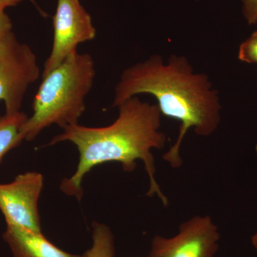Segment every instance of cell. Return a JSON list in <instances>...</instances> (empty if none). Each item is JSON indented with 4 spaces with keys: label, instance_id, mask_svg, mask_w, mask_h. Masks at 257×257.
<instances>
[{
    "label": "cell",
    "instance_id": "1",
    "mask_svg": "<svg viewBox=\"0 0 257 257\" xmlns=\"http://www.w3.org/2000/svg\"><path fill=\"white\" fill-rule=\"evenodd\" d=\"M119 115L112 124L103 127H89L79 124L67 126L48 145L70 142L79 154L77 170L70 178L63 179L60 189L81 200L82 179L93 167L106 162H119L125 172L136 168L137 161L143 162L149 179L148 196H157L165 206L168 199L161 190L155 174L152 150H162L167 137L160 131L161 114L157 104L141 101L138 96L118 106Z\"/></svg>",
    "mask_w": 257,
    "mask_h": 257
},
{
    "label": "cell",
    "instance_id": "2",
    "mask_svg": "<svg viewBox=\"0 0 257 257\" xmlns=\"http://www.w3.org/2000/svg\"><path fill=\"white\" fill-rule=\"evenodd\" d=\"M141 94L156 98L162 115L180 121L177 141L163 155L173 168L183 164L179 150L189 130L209 137L219 126L221 106L217 91L205 74L194 72L184 56L172 55L165 64L155 55L125 69L115 87L112 106Z\"/></svg>",
    "mask_w": 257,
    "mask_h": 257
},
{
    "label": "cell",
    "instance_id": "3",
    "mask_svg": "<svg viewBox=\"0 0 257 257\" xmlns=\"http://www.w3.org/2000/svg\"><path fill=\"white\" fill-rule=\"evenodd\" d=\"M95 74L92 56L77 52L42 77L34 98L33 113L20 130L23 142L35 140L52 124L64 128L78 124L85 111V99L92 89Z\"/></svg>",
    "mask_w": 257,
    "mask_h": 257
},
{
    "label": "cell",
    "instance_id": "4",
    "mask_svg": "<svg viewBox=\"0 0 257 257\" xmlns=\"http://www.w3.org/2000/svg\"><path fill=\"white\" fill-rule=\"evenodd\" d=\"M40 75L36 55L29 45L13 32L0 40V101L6 114L20 111L29 87Z\"/></svg>",
    "mask_w": 257,
    "mask_h": 257
},
{
    "label": "cell",
    "instance_id": "5",
    "mask_svg": "<svg viewBox=\"0 0 257 257\" xmlns=\"http://www.w3.org/2000/svg\"><path fill=\"white\" fill-rule=\"evenodd\" d=\"M53 26V45L44 64L42 77L77 52L79 44L94 40L96 35L90 15L79 0L57 1Z\"/></svg>",
    "mask_w": 257,
    "mask_h": 257
},
{
    "label": "cell",
    "instance_id": "6",
    "mask_svg": "<svg viewBox=\"0 0 257 257\" xmlns=\"http://www.w3.org/2000/svg\"><path fill=\"white\" fill-rule=\"evenodd\" d=\"M220 240L217 226L209 216H196L179 226L172 238L157 235L149 257H214Z\"/></svg>",
    "mask_w": 257,
    "mask_h": 257
},
{
    "label": "cell",
    "instance_id": "7",
    "mask_svg": "<svg viewBox=\"0 0 257 257\" xmlns=\"http://www.w3.org/2000/svg\"><path fill=\"white\" fill-rule=\"evenodd\" d=\"M43 182L41 174L28 172L10 183L0 184V211L7 225L42 232L38 201Z\"/></svg>",
    "mask_w": 257,
    "mask_h": 257
},
{
    "label": "cell",
    "instance_id": "8",
    "mask_svg": "<svg viewBox=\"0 0 257 257\" xmlns=\"http://www.w3.org/2000/svg\"><path fill=\"white\" fill-rule=\"evenodd\" d=\"M3 236L13 257H82L60 249L42 232H34L20 226L7 225Z\"/></svg>",
    "mask_w": 257,
    "mask_h": 257
},
{
    "label": "cell",
    "instance_id": "9",
    "mask_svg": "<svg viewBox=\"0 0 257 257\" xmlns=\"http://www.w3.org/2000/svg\"><path fill=\"white\" fill-rule=\"evenodd\" d=\"M28 117V115L22 111L0 115V163L8 152L23 142L20 130Z\"/></svg>",
    "mask_w": 257,
    "mask_h": 257
},
{
    "label": "cell",
    "instance_id": "10",
    "mask_svg": "<svg viewBox=\"0 0 257 257\" xmlns=\"http://www.w3.org/2000/svg\"><path fill=\"white\" fill-rule=\"evenodd\" d=\"M92 247L82 255V257H114V234L106 225L94 222L92 224Z\"/></svg>",
    "mask_w": 257,
    "mask_h": 257
},
{
    "label": "cell",
    "instance_id": "11",
    "mask_svg": "<svg viewBox=\"0 0 257 257\" xmlns=\"http://www.w3.org/2000/svg\"><path fill=\"white\" fill-rule=\"evenodd\" d=\"M238 57L242 62L257 64V30L240 45Z\"/></svg>",
    "mask_w": 257,
    "mask_h": 257
},
{
    "label": "cell",
    "instance_id": "12",
    "mask_svg": "<svg viewBox=\"0 0 257 257\" xmlns=\"http://www.w3.org/2000/svg\"><path fill=\"white\" fill-rule=\"evenodd\" d=\"M243 17L249 25L257 24V0H241Z\"/></svg>",
    "mask_w": 257,
    "mask_h": 257
},
{
    "label": "cell",
    "instance_id": "13",
    "mask_svg": "<svg viewBox=\"0 0 257 257\" xmlns=\"http://www.w3.org/2000/svg\"><path fill=\"white\" fill-rule=\"evenodd\" d=\"M13 32V23L3 7H0V40Z\"/></svg>",
    "mask_w": 257,
    "mask_h": 257
},
{
    "label": "cell",
    "instance_id": "14",
    "mask_svg": "<svg viewBox=\"0 0 257 257\" xmlns=\"http://www.w3.org/2000/svg\"><path fill=\"white\" fill-rule=\"evenodd\" d=\"M23 1L24 0H0V7H3L6 9L9 7L15 6Z\"/></svg>",
    "mask_w": 257,
    "mask_h": 257
},
{
    "label": "cell",
    "instance_id": "15",
    "mask_svg": "<svg viewBox=\"0 0 257 257\" xmlns=\"http://www.w3.org/2000/svg\"><path fill=\"white\" fill-rule=\"evenodd\" d=\"M251 242L257 251V232L251 237Z\"/></svg>",
    "mask_w": 257,
    "mask_h": 257
},
{
    "label": "cell",
    "instance_id": "16",
    "mask_svg": "<svg viewBox=\"0 0 257 257\" xmlns=\"http://www.w3.org/2000/svg\"><path fill=\"white\" fill-rule=\"evenodd\" d=\"M137 257H140V256H137Z\"/></svg>",
    "mask_w": 257,
    "mask_h": 257
}]
</instances>
